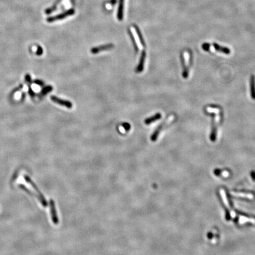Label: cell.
<instances>
[{
    "instance_id": "obj_1",
    "label": "cell",
    "mask_w": 255,
    "mask_h": 255,
    "mask_svg": "<svg viewBox=\"0 0 255 255\" xmlns=\"http://www.w3.org/2000/svg\"><path fill=\"white\" fill-rule=\"evenodd\" d=\"M24 179H25V181L27 183H29V184H30V185L33 188V189L36 191V193H37V194L38 195V197H39V201H40V202L41 203V204H42V206H44L45 207H47V206H48V203H47V200H46V199H45V196H43V194H42V193H41V191H40V190L38 189V187L36 185V184L32 181V180L30 178V177H29L28 176H24Z\"/></svg>"
},
{
    "instance_id": "obj_2",
    "label": "cell",
    "mask_w": 255,
    "mask_h": 255,
    "mask_svg": "<svg viewBox=\"0 0 255 255\" xmlns=\"http://www.w3.org/2000/svg\"><path fill=\"white\" fill-rule=\"evenodd\" d=\"M75 10L73 8H71V9H69V10L64 12L61 14H59L57 15L47 18V21L49 23H52V22H54V21H56L63 20L64 18H65L69 16L73 15L75 14Z\"/></svg>"
},
{
    "instance_id": "obj_3",
    "label": "cell",
    "mask_w": 255,
    "mask_h": 255,
    "mask_svg": "<svg viewBox=\"0 0 255 255\" xmlns=\"http://www.w3.org/2000/svg\"><path fill=\"white\" fill-rule=\"evenodd\" d=\"M51 99L54 103H56L59 105L65 106V107H66L69 109L72 108V106H73V104L71 102L67 100H64V99H60V98L56 97L55 96H51Z\"/></svg>"
},
{
    "instance_id": "obj_4",
    "label": "cell",
    "mask_w": 255,
    "mask_h": 255,
    "mask_svg": "<svg viewBox=\"0 0 255 255\" xmlns=\"http://www.w3.org/2000/svg\"><path fill=\"white\" fill-rule=\"evenodd\" d=\"M50 214L52 217V220L54 224H59V218L57 213V211L55 206L54 201L53 200H50Z\"/></svg>"
},
{
    "instance_id": "obj_5",
    "label": "cell",
    "mask_w": 255,
    "mask_h": 255,
    "mask_svg": "<svg viewBox=\"0 0 255 255\" xmlns=\"http://www.w3.org/2000/svg\"><path fill=\"white\" fill-rule=\"evenodd\" d=\"M114 47V45L113 44H107V45H101L98 47H95L91 49V52L92 54H98L101 52L103 51H106V50H109L112 49Z\"/></svg>"
},
{
    "instance_id": "obj_6",
    "label": "cell",
    "mask_w": 255,
    "mask_h": 255,
    "mask_svg": "<svg viewBox=\"0 0 255 255\" xmlns=\"http://www.w3.org/2000/svg\"><path fill=\"white\" fill-rule=\"evenodd\" d=\"M212 120H211V131L210 134V139L211 141H215L217 136V128L215 123V114H211Z\"/></svg>"
},
{
    "instance_id": "obj_7",
    "label": "cell",
    "mask_w": 255,
    "mask_h": 255,
    "mask_svg": "<svg viewBox=\"0 0 255 255\" xmlns=\"http://www.w3.org/2000/svg\"><path fill=\"white\" fill-rule=\"evenodd\" d=\"M146 58V52L145 50H143L141 54V57L139 59V61L138 65L136 68L135 72L138 73H141L144 68V64H145V60Z\"/></svg>"
},
{
    "instance_id": "obj_8",
    "label": "cell",
    "mask_w": 255,
    "mask_h": 255,
    "mask_svg": "<svg viewBox=\"0 0 255 255\" xmlns=\"http://www.w3.org/2000/svg\"><path fill=\"white\" fill-rule=\"evenodd\" d=\"M125 0H119V6L118 8L117 18L118 20L122 21L123 18V8Z\"/></svg>"
},
{
    "instance_id": "obj_9",
    "label": "cell",
    "mask_w": 255,
    "mask_h": 255,
    "mask_svg": "<svg viewBox=\"0 0 255 255\" xmlns=\"http://www.w3.org/2000/svg\"><path fill=\"white\" fill-rule=\"evenodd\" d=\"M161 117H162V115L160 113H157L156 114H155L153 116L146 118L144 121V123L145 125H150V124L153 123V122L160 119L161 118Z\"/></svg>"
},
{
    "instance_id": "obj_10",
    "label": "cell",
    "mask_w": 255,
    "mask_h": 255,
    "mask_svg": "<svg viewBox=\"0 0 255 255\" xmlns=\"http://www.w3.org/2000/svg\"><path fill=\"white\" fill-rule=\"evenodd\" d=\"M181 64L183 66V77L184 79H187L188 76V68L186 66V64H185V58L183 56V54H181Z\"/></svg>"
},
{
    "instance_id": "obj_11",
    "label": "cell",
    "mask_w": 255,
    "mask_h": 255,
    "mask_svg": "<svg viewBox=\"0 0 255 255\" xmlns=\"http://www.w3.org/2000/svg\"><path fill=\"white\" fill-rule=\"evenodd\" d=\"M250 93L252 98L255 100V77L254 75L250 77Z\"/></svg>"
},
{
    "instance_id": "obj_12",
    "label": "cell",
    "mask_w": 255,
    "mask_h": 255,
    "mask_svg": "<svg viewBox=\"0 0 255 255\" xmlns=\"http://www.w3.org/2000/svg\"><path fill=\"white\" fill-rule=\"evenodd\" d=\"M213 46H214V48L215 49V50L217 52L224 53L226 54H229L230 53V50L227 47L220 46V45H217V43H213Z\"/></svg>"
},
{
    "instance_id": "obj_13",
    "label": "cell",
    "mask_w": 255,
    "mask_h": 255,
    "mask_svg": "<svg viewBox=\"0 0 255 255\" xmlns=\"http://www.w3.org/2000/svg\"><path fill=\"white\" fill-rule=\"evenodd\" d=\"M164 125V122L163 123L157 127V128L155 130V131L154 132V133L153 134V135H152L151 137V140L152 141L154 142V141H155L157 139V138H158V135H159V134H160V132H161V130L162 129V127H163Z\"/></svg>"
},
{
    "instance_id": "obj_14",
    "label": "cell",
    "mask_w": 255,
    "mask_h": 255,
    "mask_svg": "<svg viewBox=\"0 0 255 255\" xmlns=\"http://www.w3.org/2000/svg\"><path fill=\"white\" fill-rule=\"evenodd\" d=\"M134 29H135V31H136V33H137V34L138 38H139V41H140V42H141V45H142L143 47H145V41H144V40L143 36H142V33H141V31H140L139 27H138L137 26H136V25H134Z\"/></svg>"
},
{
    "instance_id": "obj_15",
    "label": "cell",
    "mask_w": 255,
    "mask_h": 255,
    "mask_svg": "<svg viewBox=\"0 0 255 255\" xmlns=\"http://www.w3.org/2000/svg\"><path fill=\"white\" fill-rule=\"evenodd\" d=\"M18 187L21 189V190H24L26 193H27L28 194H29V195H30V196H33V197H36L38 200H39V197H38V195L37 194H34V193H32L31 191L30 190H29L24 184H20L19 185H18Z\"/></svg>"
},
{
    "instance_id": "obj_16",
    "label": "cell",
    "mask_w": 255,
    "mask_h": 255,
    "mask_svg": "<svg viewBox=\"0 0 255 255\" xmlns=\"http://www.w3.org/2000/svg\"><path fill=\"white\" fill-rule=\"evenodd\" d=\"M128 33H129V35H130V37L131 38V41L132 42V44H133L134 48V50H135L136 53H138V52H139V47H138V46L137 45V41H136V40H135V39L134 38V35L132 34V31L129 30H128Z\"/></svg>"
},
{
    "instance_id": "obj_17",
    "label": "cell",
    "mask_w": 255,
    "mask_h": 255,
    "mask_svg": "<svg viewBox=\"0 0 255 255\" xmlns=\"http://www.w3.org/2000/svg\"><path fill=\"white\" fill-rule=\"evenodd\" d=\"M122 127L123 128V129L126 131H130V130L131 129V125L128 122H124L122 124Z\"/></svg>"
},
{
    "instance_id": "obj_18",
    "label": "cell",
    "mask_w": 255,
    "mask_h": 255,
    "mask_svg": "<svg viewBox=\"0 0 255 255\" xmlns=\"http://www.w3.org/2000/svg\"><path fill=\"white\" fill-rule=\"evenodd\" d=\"M210 47V45L208 43H204L202 45V48L203 49H204L205 51H207L209 50Z\"/></svg>"
}]
</instances>
